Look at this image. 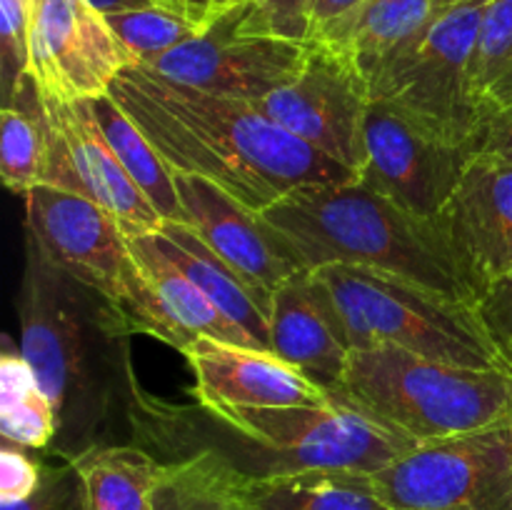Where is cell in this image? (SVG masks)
Here are the masks:
<instances>
[{
    "label": "cell",
    "mask_w": 512,
    "mask_h": 510,
    "mask_svg": "<svg viewBox=\"0 0 512 510\" xmlns=\"http://www.w3.org/2000/svg\"><path fill=\"white\" fill-rule=\"evenodd\" d=\"M110 95L173 173L218 185L250 213H265L300 188L355 178L253 100L205 93L145 65L125 68Z\"/></svg>",
    "instance_id": "cell-1"
},
{
    "label": "cell",
    "mask_w": 512,
    "mask_h": 510,
    "mask_svg": "<svg viewBox=\"0 0 512 510\" xmlns=\"http://www.w3.org/2000/svg\"><path fill=\"white\" fill-rule=\"evenodd\" d=\"M18 293L20 353L35 370L58 418V453L73 460L100 443L113 410L130 388L128 335L123 310L60 273L38 245L25 243Z\"/></svg>",
    "instance_id": "cell-2"
},
{
    "label": "cell",
    "mask_w": 512,
    "mask_h": 510,
    "mask_svg": "<svg viewBox=\"0 0 512 510\" xmlns=\"http://www.w3.org/2000/svg\"><path fill=\"white\" fill-rule=\"evenodd\" d=\"M260 220L300 270L360 265L478 308V288L438 220L400 208L355 178L295 190Z\"/></svg>",
    "instance_id": "cell-3"
},
{
    "label": "cell",
    "mask_w": 512,
    "mask_h": 510,
    "mask_svg": "<svg viewBox=\"0 0 512 510\" xmlns=\"http://www.w3.org/2000/svg\"><path fill=\"white\" fill-rule=\"evenodd\" d=\"M193 413L205 425H160L158 435L165 443L185 435L183 445L198 438L190 453L213 450L253 478L300 470L375 473L418 448L335 393L325 405L198 403Z\"/></svg>",
    "instance_id": "cell-4"
},
{
    "label": "cell",
    "mask_w": 512,
    "mask_h": 510,
    "mask_svg": "<svg viewBox=\"0 0 512 510\" xmlns=\"http://www.w3.org/2000/svg\"><path fill=\"white\" fill-rule=\"evenodd\" d=\"M330 393L415 445L512 420V370L440 363L393 345L353 350Z\"/></svg>",
    "instance_id": "cell-5"
},
{
    "label": "cell",
    "mask_w": 512,
    "mask_h": 510,
    "mask_svg": "<svg viewBox=\"0 0 512 510\" xmlns=\"http://www.w3.org/2000/svg\"><path fill=\"white\" fill-rule=\"evenodd\" d=\"M313 273L338 308L350 350L393 345L440 363L512 370L475 305L360 265H323Z\"/></svg>",
    "instance_id": "cell-6"
},
{
    "label": "cell",
    "mask_w": 512,
    "mask_h": 510,
    "mask_svg": "<svg viewBox=\"0 0 512 510\" xmlns=\"http://www.w3.org/2000/svg\"><path fill=\"white\" fill-rule=\"evenodd\" d=\"M25 228L60 273L123 310L135 333L153 335L183 353L188 343L160 308L123 225L103 205L40 183L25 193Z\"/></svg>",
    "instance_id": "cell-7"
},
{
    "label": "cell",
    "mask_w": 512,
    "mask_h": 510,
    "mask_svg": "<svg viewBox=\"0 0 512 510\" xmlns=\"http://www.w3.org/2000/svg\"><path fill=\"white\" fill-rule=\"evenodd\" d=\"M483 8L455 5L440 10L428 30L370 80V98L388 100L425 128L473 148L480 120L473 53Z\"/></svg>",
    "instance_id": "cell-8"
},
{
    "label": "cell",
    "mask_w": 512,
    "mask_h": 510,
    "mask_svg": "<svg viewBox=\"0 0 512 510\" xmlns=\"http://www.w3.org/2000/svg\"><path fill=\"white\" fill-rule=\"evenodd\" d=\"M370 483L393 510H512V420L418 445Z\"/></svg>",
    "instance_id": "cell-9"
},
{
    "label": "cell",
    "mask_w": 512,
    "mask_h": 510,
    "mask_svg": "<svg viewBox=\"0 0 512 510\" xmlns=\"http://www.w3.org/2000/svg\"><path fill=\"white\" fill-rule=\"evenodd\" d=\"M470 145L453 143L388 100H370L355 180L400 208L438 220L458 188Z\"/></svg>",
    "instance_id": "cell-10"
},
{
    "label": "cell",
    "mask_w": 512,
    "mask_h": 510,
    "mask_svg": "<svg viewBox=\"0 0 512 510\" xmlns=\"http://www.w3.org/2000/svg\"><path fill=\"white\" fill-rule=\"evenodd\" d=\"M370 100L368 80L345 55L308 40L295 78L253 103L295 138L358 173Z\"/></svg>",
    "instance_id": "cell-11"
},
{
    "label": "cell",
    "mask_w": 512,
    "mask_h": 510,
    "mask_svg": "<svg viewBox=\"0 0 512 510\" xmlns=\"http://www.w3.org/2000/svg\"><path fill=\"white\" fill-rule=\"evenodd\" d=\"M130 65L105 15L85 0H30L28 73L43 98L95 100Z\"/></svg>",
    "instance_id": "cell-12"
},
{
    "label": "cell",
    "mask_w": 512,
    "mask_h": 510,
    "mask_svg": "<svg viewBox=\"0 0 512 510\" xmlns=\"http://www.w3.org/2000/svg\"><path fill=\"white\" fill-rule=\"evenodd\" d=\"M305 55L308 43L243 33L240 8H235L145 68L205 93L263 100L295 78Z\"/></svg>",
    "instance_id": "cell-13"
},
{
    "label": "cell",
    "mask_w": 512,
    "mask_h": 510,
    "mask_svg": "<svg viewBox=\"0 0 512 510\" xmlns=\"http://www.w3.org/2000/svg\"><path fill=\"white\" fill-rule=\"evenodd\" d=\"M43 108L48 118V160L43 183L85 195L103 205L123 225L128 238L163 228L158 210L125 173L123 163L105 140L90 100L43 98Z\"/></svg>",
    "instance_id": "cell-14"
},
{
    "label": "cell",
    "mask_w": 512,
    "mask_h": 510,
    "mask_svg": "<svg viewBox=\"0 0 512 510\" xmlns=\"http://www.w3.org/2000/svg\"><path fill=\"white\" fill-rule=\"evenodd\" d=\"M175 188L183 208V223L190 225L198 238L248 283L270 315L273 290L300 270L278 238L258 213H250L225 190L198 175L175 173Z\"/></svg>",
    "instance_id": "cell-15"
},
{
    "label": "cell",
    "mask_w": 512,
    "mask_h": 510,
    "mask_svg": "<svg viewBox=\"0 0 512 510\" xmlns=\"http://www.w3.org/2000/svg\"><path fill=\"white\" fill-rule=\"evenodd\" d=\"M438 223L483 295L512 270V165L473 155Z\"/></svg>",
    "instance_id": "cell-16"
},
{
    "label": "cell",
    "mask_w": 512,
    "mask_h": 510,
    "mask_svg": "<svg viewBox=\"0 0 512 510\" xmlns=\"http://www.w3.org/2000/svg\"><path fill=\"white\" fill-rule=\"evenodd\" d=\"M193 370V393L200 405H325L333 400L325 385L308 378L273 350L193 338L183 348Z\"/></svg>",
    "instance_id": "cell-17"
},
{
    "label": "cell",
    "mask_w": 512,
    "mask_h": 510,
    "mask_svg": "<svg viewBox=\"0 0 512 510\" xmlns=\"http://www.w3.org/2000/svg\"><path fill=\"white\" fill-rule=\"evenodd\" d=\"M270 350L328 390L343 378L350 343L328 288L313 270H298L273 290Z\"/></svg>",
    "instance_id": "cell-18"
},
{
    "label": "cell",
    "mask_w": 512,
    "mask_h": 510,
    "mask_svg": "<svg viewBox=\"0 0 512 510\" xmlns=\"http://www.w3.org/2000/svg\"><path fill=\"white\" fill-rule=\"evenodd\" d=\"M435 0H363L310 40L330 45L350 60L365 80L410 48L438 15Z\"/></svg>",
    "instance_id": "cell-19"
},
{
    "label": "cell",
    "mask_w": 512,
    "mask_h": 510,
    "mask_svg": "<svg viewBox=\"0 0 512 510\" xmlns=\"http://www.w3.org/2000/svg\"><path fill=\"white\" fill-rule=\"evenodd\" d=\"M155 243L165 255L203 290L210 303L245 330L260 348L270 350V325L263 303L243 278L198 238L190 225L163 223L155 230Z\"/></svg>",
    "instance_id": "cell-20"
},
{
    "label": "cell",
    "mask_w": 512,
    "mask_h": 510,
    "mask_svg": "<svg viewBox=\"0 0 512 510\" xmlns=\"http://www.w3.org/2000/svg\"><path fill=\"white\" fill-rule=\"evenodd\" d=\"M130 250H133L140 270L148 278L160 308L168 315L170 325L183 335L185 343L203 335V338H215L223 340V343L260 348L240 325H235L228 315L220 313L210 303L208 295L160 250V245L155 243V233L130 238Z\"/></svg>",
    "instance_id": "cell-21"
},
{
    "label": "cell",
    "mask_w": 512,
    "mask_h": 510,
    "mask_svg": "<svg viewBox=\"0 0 512 510\" xmlns=\"http://www.w3.org/2000/svg\"><path fill=\"white\" fill-rule=\"evenodd\" d=\"M245 510H385L370 473L300 470L280 475H243Z\"/></svg>",
    "instance_id": "cell-22"
},
{
    "label": "cell",
    "mask_w": 512,
    "mask_h": 510,
    "mask_svg": "<svg viewBox=\"0 0 512 510\" xmlns=\"http://www.w3.org/2000/svg\"><path fill=\"white\" fill-rule=\"evenodd\" d=\"M68 463L80 478L85 510H153L165 470L138 445H93Z\"/></svg>",
    "instance_id": "cell-23"
},
{
    "label": "cell",
    "mask_w": 512,
    "mask_h": 510,
    "mask_svg": "<svg viewBox=\"0 0 512 510\" xmlns=\"http://www.w3.org/2000/svg\"><path fill=\"white\" fill-rule=\"evenodd\" d=\"M0 113V178L5 188L25 195L43 183L48 160V118L33 75L23 73Z\"/></svg>",
    "instance_id": "cell-24"
},
{
    "label": "cell",
    "mask_w": 512,
    "mask_h": 510,
    "mask_svg": "<svg viewBox=\"0 0 512 510\" xmlns=\"http://www.w3.org/2000/svg\"><path fill=\"white\" fill-rule=\"evenodd\" d=\"M90 108H93V115L98 120L100 130H103L105 140L123 163L125 173L143 190V195L158 210L163 223H183L175 173L160 158L158 150L150 145V140L140 133V128L130 120V115L115 103L110 93L90 100Z\"/></svg>",
    "instance_id": "cell-25"
},
{
    "label": "cell",
    "mask_w": 512,
    "mask_h": 510,
    "mask_svg": "<svg viewBox=\"0 0 512 510\" xmlns=\"http://www.w3.org/2000/svg\"><path fill=\"white\" fill-rule=\"evenodd\" d=\"M243 473L213 450H195L165 463L153 510H245Z\"/></svg>",
    "instance_id": "cell-26"
},
{
    "label": "cell",
    "mask_w": 512,
    "mask_h": 510,
    "mask_svg": "<svg viewBox=\"0 0 512 510\" xmlns=\"http://www.w3.org/2000/svg\"><path fill=\"white\" fill-rule=\"evenodd\" d=\"M0 433L5 443L28 450L48 448L58 435L53 403L23 353L0 358Z\"/></svg>",
    "instance_id": "cell-27"
},
{
    "label": "cell",
    "mask_w": 512,
    "mask_h": 510,
    "mask_svg": "<svg viewBox=\"0 0 512 510\" xmlns=\"http://www.w3.org/2000/svg\"><path fill=\"white\" fill-rule=\"evenodd\" d=\"M105 20L133 65H150L210 28V23H203L180 10L165 8V5L113 13L105 15Z\"/></svg>",
    "instance_id": "cell-28"
},
{
    "label": "cell",
    "mask_w": 512,
    "mask_h": 510,
    "mask_svg": "<svg viewBox=\"0 0 512 510\" xmlns=\"http://www.w3.org/2000/svg\"><path fill=\"white\" fill-rule=\"evenodd\" d=\"M512 80V0H490L480 18L473 53L475 98H488Z\"/></svg>",
    "instance_id": "cell-29"
},
{
    "label": "cell",
    "mask_w": 512,
    "mask_h": 510,
    "mask_svg": "<svg viewBox=\"0 0 512 510\" xmlns=\"http://www.w3.org/2000/svg\"><path fill=\"white\" fill-rule=\"evenodd\" d=\"M315 0H250L240 8V30L308 43Z\"/></svg>",
    "instance_id": "cell-30"
},
{
    "label": "cell",
    "mask_w": 512,
    "mask_h": 510,
    "mask_svg": "<svg viewBox=\"0 0 512 510\" xmlns=\"http://www.w3.org/2000/svg\"><path fill=\"white\" fill-rule=\"evenodd\" d=\"M473 148L475 155H488L512 165V80L480 100Z\"/></svg>",
    "instance_id": "cell-31"
},
{
    "label": "cell",
    "mask_w": 512,
    "mask_h": 510,
    "mask_svg": "<svg viewBox=\"0 0 512 510\" xmlns=\"http://www.w3.org/2000/svg\"><path fill=\"white\" fill-rule=\"evenodd\" d=\"M0 510H85L78 473L70 463L45 465L38 490L23 500H0Z\"/></svg>",
    "instance_id": "cell-32"
},
{
    "label": "cell",
    "mask_w": 512,
    "mask_h": 510,
    "mask_svg": "<svg viewBox=\"0 0 512 510\" xmlns=\"http://www.w3.org/2000/svg\"><path fill=\"white\" fill-rule=\"evenodd\" d=\"M30 0H0V38H3L5 98L15 80L28 73Z\"/></svg>",
    "instance_id": "cell-33"
},
{
    "label": "cell",
    "mask_w": 512,
    "mask_h": 510,
    "mask_svg": "<svg viewBox=\"0 0 512 510\" xmlns=\"http://www.w3.org/2000/svg\"><path fill=\"white\" fill-rule=\"evenodd\" d=\"M25 450L13 443H5L0 450V500H23L38 490L45 465Z\"/></svg>",
    "instance_id": "cell-34"
},
{
    "label": "cell",
    "mask_w": 512,
    "mask_h": 510,
    "mask_svg": "<svg viewBox=\"0 0 512 510\" xmlns=\"http://www.w3.org/2000/svg\"><path fill=\"white\" fill-rule=\"evenodd\" d=\"M478 313L493 338L512 358V270L483 290L478 300Z\"/></svg>",
    "instance_id": "cell-35"
},
{
    "label": "cell",
    "mask_w": 512,
    "mask_h": 510,
    "mask_svg": "<svg viewBox=\"0 0 512 510\" xmlns=\"http://www.w3.org/2000/svg\"><path fill=\"white\" fill-rule=\"evenodd\" d=\"M360 3H363V0H315L313 13H310V38H313L315 33H320L323 28H328V25L335 23L338 18H343L345 13L358 8Z\"/></svg>",
    "instance_id": "cell-36"
},
{
    "label": "cell",
    "mask_w": 512,
    "mask_h": 510,
    "mask_svg": "<svg viewBox=\"0 0 512 510\" xmlns=\"http://www.w3.org/2000/svg\"><path fill=\"white\" fill-rule=\"evenodd\" d=\"M158 5H165V8L180 10L185 15H193V18L203 20V23H213V0H155Z\"/></svg>",
    "instance_id": "cell-37"
},
{
    "label": "cell",
    "mask_w": 512,
    "mask_h": 510,
    "mask_svg": "<svg viewBox=\"0 0 512 510\" xmlns=\"http://www.w3.org/2000/svg\"><path fill=\"white\" fill-rule=\"evenodd\" d=\"M85 3L98 10L100 15L125 13V10H140L150 8V5H158L155 0H85Z\"/></svg>",
    "instance_id": "cell-38"
},
{
    "label": "cell",
    "mask_w": 512,
    "mask_h": 510,
    "mask_svg": "<svg viewBox=\"0 0 512 510\" xmlns=\"http://www.w3.org/2000/svg\"><path fill=\"white\" fill-rule=\"evenodd\" d=\"M245 3H250V0H213V15L218 18V15L228 13V10L243 8Z\"/></svg>",
    "instance_id": "cell-39"
},
{
    "label": "cell",
    "mask_w": 512,
    "mask_h": 510,
    "mask_svg": "<svg viewBox=\"0 0 512 510\" xmlns=\"http://www.w3.org/2000/svg\"><path fill=\"white\" fill-rule=\"evenodd\" d=\"M435 3H438V10H448L455 8V5H485L490 0H435Z\"/></svg>",
    "instance_id": "cell-40"
},
{
    "label": "cell",
    "mask_w": 512,
    "mask_h": 510,
    "mask_svg": "<svg viewBox=\"0 0 512 510\" xmlns=\"http://www.w3.org/2000/svg\"><path fill=\"white\" fill-rule=\"evenodd\" d=\"M385 510H393V508H385Z\"/></svg>",
    "instance_id": "cell-41"
}]
</instances>
